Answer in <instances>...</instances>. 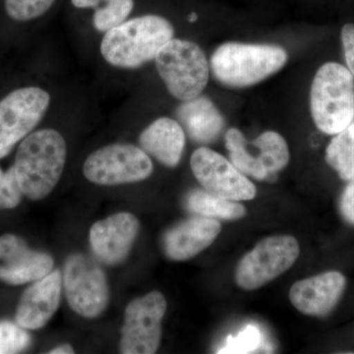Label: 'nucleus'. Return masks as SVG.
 <instances>
[{
  "label": "nucleus",
  "mask_w": 354,
  "mask_h": 354,
  "mask_svg": "<svg viewBox=\"0 0 354 354\" xmlns=\"http://www.w3.org/2000/svg\"><path fill=\"white\" fill-rule=\"evenodd\" d=\"M66 155V143L57 130H39L23 139L13 165L23 195L35 201L48 196L62 177Z\"/></svg>",
  "instance_id": "nucleus-1"
},
{
  "label": "nucleus",
  "mask_w": 354,
  "mask_h": 354,
  "mask_svg": "<svg viewBox=\"0 0 354 354\" xmlns=\"http://www.w3.org/2000/svg\"><path fill=\"white\" fill-rule=\"evenodd\" d=\"M174 35V27L165 18L141 16L106 32L101 43V53L114 67L138 68L155 59Z\"/></svg>",
  "instance_id": "nucleus-2"
},
{
  "label": "nucleus",
  "mask_w": 354,
  "mask_h": 354,
  "mask_svg": "<svg viewBox=\"0 0 354 354\" xmlns=\"http://www.w3.org/2000/svg\"><path fill=\"white\" fill-rule=\"evenodd\" d=\"M288 62L285 48L274 44L227 43L211 57V69L218 82L246 88L277 73Z\"/></svg>",
  "instance_id": "nucleus-3"
},
{
  "label": "nucleus",
  "mask_w": 354,
  "mask_h": 354,
  "mask_svg": "<svg viewBox=\"0 0 354 354\" xmlns=\"http://www.w3.org/2000/svg\"><path fill=\"white\" fill-rule=\"evenodd\" d=\"M310 109L320 131L335 135L351 124L354 118V77L335 62L322 65L311 86Z\"/></svg>",
  "instance_id": "nucleus-4"
},
{
  "label": "nucleus",
  "mask_w": 354,
  "mask_h": 354,
  "mask_svg": "<svg viewBox=\"0 0 354 354\" xmlns=\"http://www.w3.org/2000/svg\"><path fill=\"white\" fill-rule=\"evenodd\" d=\"M157 69L172 97L186 102L199 97L209 81V65L198 44L171 39L155 58Z\"/></svg>",
  "instance_id": "nucleus-5"
},
{
  "label": "nucleus",
  "mask_w": 354,
  "mask_h": 354,
  "mask_svg": "<svg viewBox=\"0 0 354 354\" xmlns=\"http://www.w3.org/2000/svg\"><path fill=\"white\" fill-rule=\"evenodd\" d=\"M299 254V244L295 237H267L239 261L234 272L235 283L244 290L263 288L290 269Z\"/></svg>",
  "instance_id": "nucleus-6"
},
{
  "label": "nucleus",
  "mask_w": 354,
  "mask_h": 354,
  "mask_svg": "<svg viewBox=\"0 0 354 354\" xmlns=\"http://www.w3.org/2000/svg\"><path fill=\"white\" fill-rule=\"evenodd\" d=\"M225 148L230 162L246 176L265 180L285 169L290 162L288 143L274 131L262 133L248 141L239 129L232 128L225 134Z\"/></svg>",
  "instance_id": "nucleus-7"
},
{
  "label": "nucleus",
  "mask_w": 354,
  "mask_h": 354,
  "mask_svg": "<svg viewBox=\"0 0 354 354\" xmlns=\"http://www.w3.org/2000/svg\"><path fill=\"white\" fill-rule=\"evenodd\" d=\"M153 169L145 151L129 144H114L91 153L84 162L83 174L91 183L113 186L139 183Z\"/></svg>",
  "instance_id": "nucleus-8"
},
{
  "label": "nucleus",
  "mask_w": 354,
  "mask_h": 354,
  "mask_svg": "<svg viewBox=\"0 0 354 354\" xmlns=\"http://www.w3.org/2000/svg\"><path fill=\"white\" fill-rule=\"evenodd\" d=\"M50 102V94L39 87L17 88L0 101V160L39 124Z\"/></svg>",
  "instance_id": "nucleus-9"
},
{
  "label": "nucleus",
  "mask_w": 354,
  "mask_h": 354,
  "mask_svg": "<svg viewBox=\"0 0 354 354\" xmlns=\"http://www.w3.org/2000/svg\"><path fill=\"white\" fill-rule=\"evenodd\" d=\"M64 288L70 307L84 318H97L108 307L109 290L106 274L87 256L75 254L67 259Z\"/></svg>",
  "instance_id": "nucleus-10"
},
{
  "label": "nucleus",
  "mask_w": 354,
  "mask_h": 354,
  "mask_svg": "<svg viewBox=\"0 0 354 354\" xmlns=\"http://www.w3.org/2000/svg\"><path fill=\"white\" fill-rule=\"evenodd\" d=\"M167 311V300L162 293L152 291L130 302L125 310L121 329L120 353L153 354L162 339V321Z\"/></svg>",
  "instance_id": "nucleus-11"
},
{
  "label": "nucleus",
  "mask_w": 354,
  "mask_h": 354,
  "mask_svg": "<svg viewBox=\"0 0 354 354\" xmlns=\"http://www.w3.org/2000/svg\"><path fill=\"white\" fill-rule=\"evenodd\" d=\"M193 174L205 190L230 201H249L257 189L245 174L221 153L201 147L190 160Z\"/></svg>",
  "instance_id": "nucleus-12"
},
{
  "label": "nucleus",
  "mask_w": 354,
  "mask_h": 354,
  "mask_svg": "<svg viewBox=\"0 0 354 354\" xmlns=\"http://www.w3.org/2000/svg\"><path fill=\"white\" fill-rule=\"evenodd\" d=\"M346 286L348 279L342 272H324L293 283L290 300L304 315L327 318L341 302Z\"/></svg>",
  "instance_id": "nucleus-13"
},
{
  "label": "nucleus",
  "mask_w": 354,
  "mask_h": 354,
  "mask_svg": "<svg viewBox=\"0 0 354 354\" xmlns=\"http://www.w3.org/2000/svg\"><path fill=\"white\" fill-rule=\"evenodd\" d=\"M139 230L138 218L129 213L115 214L97 221L90 230L95 258L106 265L120 264L127 259Z\"/></svg>",
  "instance_id": "nucleus-14"
},
{
  "label": "nucleus",
  "mask_w": 354,
  "mask_h": 354,
  "mask_svg": "<svg viewBox=\"0 0 354 354\" xmlns=\"http://www.w3.org/2000/svg\"><path fill=\"white\" fill-rule=\"evenodd\" d=\"M0 281L20 286L38 281L50 274L53 259L48 254L32 251L24 239L14 234L0 236Z\"/></svg>",
  "instance_id": "nucleus-15"
},
{
  "label": "nucleus",
  "mask_w": 354,
  "mask_h": 354,
  "mask_svg": "<svg viewBox=\"0 0 354 354\" xmlns=\"http://www.w3.org/2000/svg\"><path fill=\"white\" fill-rule=\"evenodd\" d=\"M221 225L216 218L197 216L167 230L162 247L169 259L183 262L195 257L211 245L220 235Z\"/></svg>",
  "instance_id": "nucleus-16"
},
{
  "label": "nucleus",
  "mask_w": 354,
  "mask_h": 354,
  "mask_svg": "<svg viewBox=\"0 0 354 354\" xmlns=\"http://www.w3.org/2000/svg\"><path fill=\"white\" fill-rule=\"evenodd\" d=\"M60 297L62 274L55 270L25 290L18 305L16 322L24 329H41L57 311Z\"/></svg>",
  "instance_id": "nucleus-17"
},
{
  "label": "nucleus",
  "mask_w": 354,
  "mask_h": 354,
  "mask_svg": "<svg viewBox=\"0 0 354 354\" xmlns=\"http://www.w3.org/2000/svg\"><path fill=\"white\" fill-rule=\"evenodd\" d=\"M185 132L177 121L169 118H158L140 135L142 150L167 167H176L180 162Z\"/></svg>",
  "instance_id": "nucleus-18"
},
{
  "label": "nucleus",
  "mask_w": 354,
  "mask_h": 354,
  "mask_svg": "<svg viewBox=\"0 0 354 354\" xmlns=\"http://www.w3.org/2000/svg\"><path fill=\"white\" fill-rule=\"evenodd\" d=\"M179 124L192 141L209 144L218 138L225 128V118L214 102L206 97L183 102L176 111Z\"/></svg>",
  "instance_id": "nucleus-19"
},
{
  "label": "nucleus",
  "mask_w": 354,
  "mask_h": 354,
  "mask_svg": "<svg viewBox=\"0 0 354 354\" xmlns=\"http://www.w3.org/2000/svg\"><path fill=\"white\" fill-rule=\"evenodd\" d=\"M185 206L195 215L221 220H239L246 215L243 205L223 199L205 189L191 191L186 197Z\"/></svg>",
  "instance_id": "nucleus-20"
},
{
  "label": "nucleus",
  "mask_w": 354,
  "mask_h": 354,
  "mask_svg": "<svg viewBox=\"0 0 354 354\" xmlns=\"http://www.w3.org/2000/svg\"><path fill=\"white\" fill-rule=\"evenodd\" d=\"M326 162L339 178L348 181L354 174V123L335 134L326 149Z\"/></svg>",
  "instance_id": "nucleus-21"
},
{
  "label": "nucleus",
  "mask_w": 354,
  "mask_h": 354,
  "mask_svg": "<svg viewBox=\"0 0 354 354\" xmlns=\"http://www.w3.org/2000/svg\"><path fill=\"white\" fill-rule=\"evenodd\" d=\"M134 8V0H111L101 8H97L93 24L99 32H109L124 23Z\"/></svg>",
  "instance_id": "nucleus-22"
},
{
  "label": "nucleus",
  "mask_w": 354,
  "mask_h": 354,
  "mask_svg": "<svg viewBox=\"0 0 354 354\" xmlns=\"http://www.w3.org/2000/svg\"><path fill=\"white\" fill-rule=\"evenodd\" d=\"M55 0H4L6 13L13 20L25 22L41 17Z\"/></svg>",
  "instance_id": "nucleus-23"
},
{
  "label": "nucleus",
  "mask_w": 354,
  "mask_h": 354,
  "mask_svg": "<svg viewBox=\"0 0 354 354\" xmlns=\"http://www.w3.org/2000/svg\"><path fill=\"white\" fill-rule=\"evenodd\" d=\"M31 344L24 328L11 322H0V354L18 353Z\"/></svg>",
  "instance_id": "nucleus-24"
},
{
  "label": "nucleus",
  "mask_w": 354,
  "mask_h": 354,
  "mask_svg": "<svg viewBox=\"0 0 354 354\" xmlns=\"http://www.w3.org/2000/svg\"><path fill=\"white\" fill-rule=\"evenodd\" d=\"M22 195L14 167H11L6 172L2 171L0 167V209L15 208L19 205Z\"/></svg>",
  "instance_id": "nucleus-25"
},
{
  "label": "nucleus",
  "mask_w": 354,
  "mask_h": 354,
  "mask_svg": "<svg viewBox=\"0 0 354 354\" xmlns=\"http://www.w3.org/2000/svg\"><path fill=\"white\" fill-rule=\"evenodd\" d=\"M261 342V334L258 328L248 326L243 332L235 337H230L227 346L218 353H248L258 348Z\"/></svg>",
  "instance_id": "nucleus-26"
},
{
  "label": "nucleus",
  "mask_w": 354,
  "mask_h": 354,
  "mask_svg": "<svg viewBox=\"0 0 354 354\" xmlns=\"http://www.w3.org/2000/svg\"><path fill=\"white\" fill-rule=\"evenodd\" d=\"M346 183L339 198V213L348 225L354 227V174Z\"/></svg>",
  "instance_id": "nucleus-27"
},
{
  "label": "nucleus",
  "mask_w": 354,
  "mask_h": 354,
  "mask_svg": "<svg viewBox=\"0 0 354 354\" xmlns=\"http://www.w3.org/2000/svg\"><path fill=\"white\" fill-rule=\"evenodd\" d=\"M342 41L348 70L354 77V24H346L342 30Z\"/></svg>",
  "instance_id": "nucleus-28"
},
{
  "label": "nucleus",
  "mask_w": 354,
  "mask_h": 354,
  "mask_svg": "<svg viewBox=\"0 0 354 354\" xmlns=\"http://www.w3.org/2000/svg\"><path fill=\"white\" fill-rule=\"evenodd\" d=\"M111 0H71L76 8H97L101 4L108 3Z\"/></svg>",
  "instance_id": "nucleus-29"
},
{
  "label": "nucleus",
  "mask_w": 354,
  "mask_h": 354,
  "mask_svg": "<svg viewBox=\"0 0 354 354\" xmlns=\"http://www.w3.org/2000/svg\"><path fill=\"white\" fill-rule=\"evenodd\" d=\"M50 354H69L74 353L73 348L70 344H64V346H57L50 351Z\"/></svg>",
  "instance_id": "nucleus-30"
},
{
  "label": "nucleus",
  "mask_w": 354,
  "mask_h": 354,
  "mask_svg": "<svg viewBox=\"0 0 354 354\" xmlns=\"http://www.w3.org/2000/svg\"><path fill=\"white\" fill-rule=\"evenodd\" d=\"M198 19V16L196 13H192L189 16V18H188V20L190 21V22H195Z\"/></svg>",
  "instance_id": "nucleus-31"
}]
</instances>
